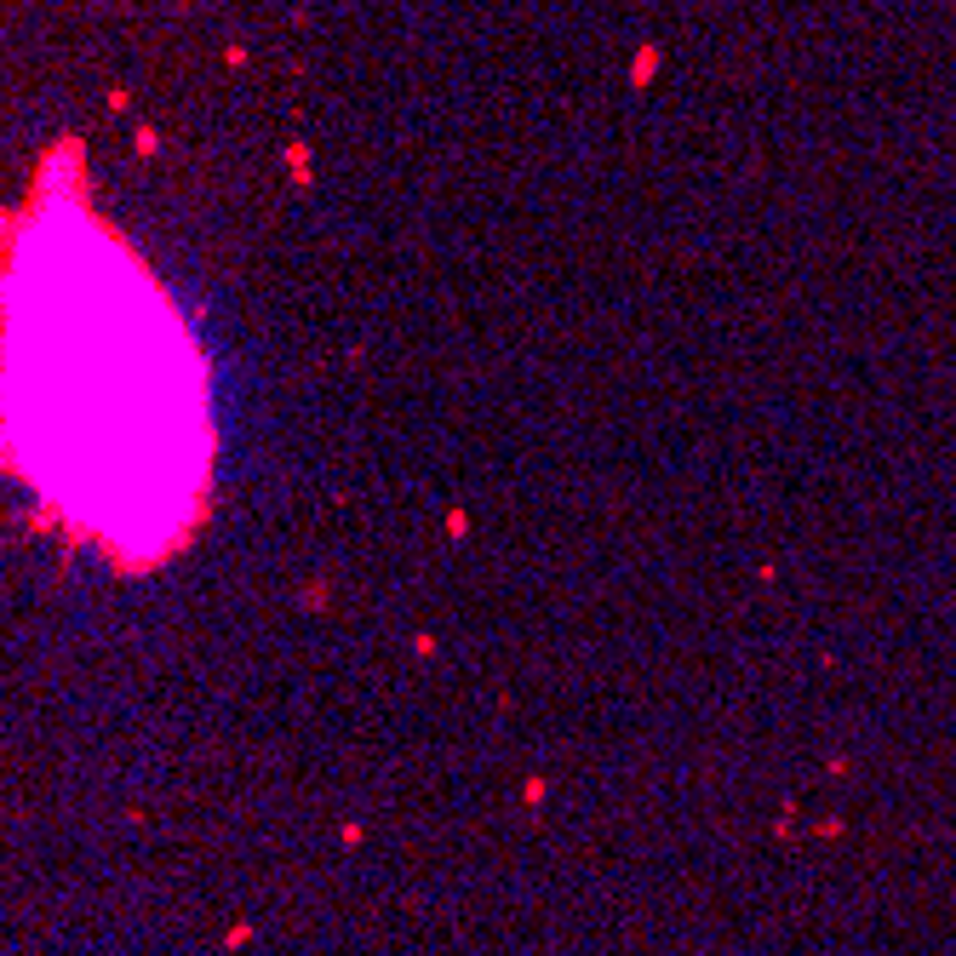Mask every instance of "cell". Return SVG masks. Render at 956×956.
<instances>
[{
	"mask_svg": "<svg viewBox=\"0 0 956 956\" xmlns=\"http://www.w3.org/2000/svg\"><path fill=\"white\" fill-rule=\"evenodd\" d=\"M6 327V441L115 555L172 550L206 498V378L161 287L92 224L29 246Z\"/></svg>",
	"mask_w": 956,
	"mask_h": 956,
	"instance_id": "cell-1",
	"label": "cell"
}]
</instances>
